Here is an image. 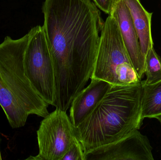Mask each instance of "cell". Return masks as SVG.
<instances>
[{
  "mask_svg": "<svg viewBox=\"0 0 161 160\" xmlns=\"http://www.w3.org/2000/svg\"><path fill=\"white\" fill-rule=\"evenodd\" d=\"M42 10L54 70V106L67 112L92 78L104 22L92 0H45Z\"/></svg>",
  "mask_w": 161,
  "mask_h": 160,
  "instance_id": "1",
  "label": "cell"
},
{
  "mask_svg": "<svg viewBox=\"0 0 161 160\" xmlns=\"http://www.w3.org/2000/svg\"><path fill=\"white\" fill-rule=\"evenodd\" d=\"M142 81L132 85H112L91 114L75 127L84 154L139 130L142 122Z\"/></svg>",
  "mask_w": 161,
  "mask_h": 160,
  "instance_id": "2",
  "label": "cell"
},
{
  "mask_svg": "<svg viewBox=\"0 0 161 160\" xmlns=\"http://www.w3.org/2000/svg\"><path fill=\"white\" fill-rule=\"evenodd\" d=\"M30 34L17 39L6 36L0 44V105L12 128L24 126L30 115L46 117V103L25 74V51Z\"/></svg>",
  "mask_w": 161,
  "mask_h": 160,
  "instance_id": "3",
  "label": "cell"
},
{
  "mask_svg": "<svg viewBox=\"0 0 161 160\" xmlns=\"http://www.w3.org/2000/svg\"><path fill=\"white\" fill-rule=\"evenodd\" d=\"M91 79L112 85H132L142 81L129 58L117 21L111 14L102 26Z\"/></svg>",
  "mask_w": 161,
  "mask_h": 160,
  "instance_id": "4",
  "label": "cell"
},
{
  "mask_svg": "<svg viewBox=\"0 0 161 160\" xmlns=\"http://www.w3.org/2000/svg\"><path fill=\"white\" fill-rule=\"evenodd\" d=\"M24 66L27 79L36 92L49 105L55 101L54 70L44 29L37 25L29 31Z\"/></svg>",
  "mask_w": 161,
  "mask_h": 160,
  "instance_id": "5",
  "label": "cell"
},
{
  "mask_svg": "<svg viewBox=\"0 0 161 160\" xmlns=\"http://www.w3.org/2000/svg\"><path fill=\"white\" fill-rule=\"evenodd\" d=\"M37 136L39 154L26 160H61L77 140L67 112L56 108L41 122Z\"/></svg>",
  "mask_w": 161,
  "mask_h": 160,
  "instance_id": "6",
  "label": "cell"
},
{
  "mask_svg": "<svg viewBox=\"0 0 161 160\" xmlns=\"http://www.w3.org/2000/svg\"><path fill=\"white\" fill-rule=\"evenodd\" d=\"M147 137L139 130L84 154V160H154Z\"/></svg>",
  "mask_w": 161,
  "mask_h": 160,
  "instance_id": "7",
  "label": "cell"
},
{
  "mask_svg": "<svg viewBox=\"0 0 161 160\" xmlns=\"http://www.w3.org/2000/svg\"><path fill=\"white\" fill-rule=\"evenodd\" d=\"M110 14L116 19L129 58L140 79L145 72V61L132 17L124 0H114Z\"/></svg>",
  "mask_w": 161,
  "mask_h": 160,
  "instance_id": "8",
  "label": "cell"
},
{
  "mask_svg": "<svg viewBox=\"0 0 161 160\" xmlns=\"http://www.w3.org/2000/svg\"><path fill=\"white\" fill-rule=\"evenodd\" d=\"M91 80L90 85L77 94L71 104L70 119L75 127L91 114L112 86L103 80Z\"/></svg>",
  "mask_w": 161,
  "mask_h": 160,
  "instance_id": "9",
  "label": "cell"
},
{
  "mask_svg": "<svg viewBox=\"0 0 161 160\" xmlns=\"http://www.w3.org/2000/svg\"><path fill=\"white\" fill-rule=\"evenodd\" d=\"M129 9L140 42L141 53L145 61L151 48L154 47L151 33L152 12L144 8L140 0H124Z\"/></svg>",
  "mask_w": 161,
  "mask_h": 160,
  "instance_id": "10",
  "label": "cell"
},
{
  "mask_svg": "<svg viewBox=\"0 0 161 160\" xmlns=\"http://www.w3.org/2000/svg\"><path fill=\"white\" fill-rule=\"evenodd\" d=\"M160 116H161V80L148 85L143 83L142 120L145 118H156Z\"/></svg>",
  "mask_w": 161,
  "mask_h": 160,
  "instance_id": "11",
  "label": "cell"
},
{
  "mask_svg": "<svg viewBox=\"0 0 161 160\" xmlns=\"http://www.w3.org/2000/svg\"><path fill=\"white\" fill-rule=\"evenodd\" d=\"M145 73H146L147 79L142 81L143 84H153L161 80V60L154 47L149 50L147 55Z\"/></svg>",
  "mask_w": 161,
  "mask_h": 160,
  "instance_id": "12",
  "label": "cell"
},
{
  "mask_svg": "<svg viewBox=\"0 0 161 160\" xmlns=\"http://www.w3.org/2000/svg\"><path fill=\"white\" fill-rule=\"evenodd\" d=\"M61 160H84V151L78 139L73 143Z\"/></svg>",
  "mask_w": 161,
  "mask_h": 160,
  "instance_id": "13",
  "label": "cell"
},
{
  "mask_svg": "<svg viewBox=\"0 0 161 160\" xmlns=\"http://www.w3.org/2000/svg\"><path fill=\"white\" fill-rule=\"evenodd\" d=\"M98 8L105 12L109 14L114 0H92Z\"/></svg>",
  "mask_w": 161,
  "mask_h": 160,
  "instance_id": "14",
  "label": "cell"
},
{
  "mask_svg": "<svg viewBox=\"0 0 161 160\" xmlns=\"http://www.w3.org/2000/svg\"><path fill=\"white\" fill-rule=\"evenodd\" d=\"M156 118L158 119V120L159 121L161 125V116H158V117H157Z\"/></svg>",
  "mask_w": 161,
  "mask_h": 160,
  "instance_id": "15",
  "label": "cell"
},
{
  "mask_svg": "<svg viewBox=\"0 0 161 160\" xmlns=\"http://www.w3.org/2000/svg\"><path fill=\"white\" fill-rule=\"evenodd\" d=\"M0 142H1V138H0ZM2 160V156H1V149H0V160Z\"/></svg>",
  "mask_w": 161,
  "mask_h": 160,
  "instance_id": "16",
  "label": "cell"
}]
</instances>
